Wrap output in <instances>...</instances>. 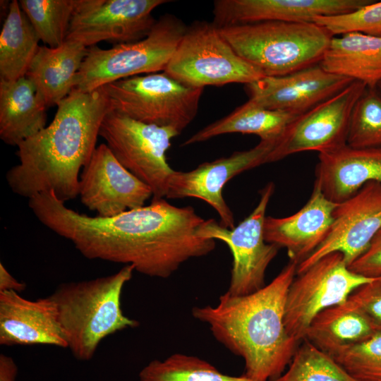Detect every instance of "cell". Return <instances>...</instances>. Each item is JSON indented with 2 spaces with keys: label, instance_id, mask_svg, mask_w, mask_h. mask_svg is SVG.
<instances>
[{
  "label": "cell",
  "instance_id": "30",
  "mask_svg": "<svg viewBox=\"0 0 381 381\" xmlns=\"http://www.w3.org/2000/svg\"><path fill=\"white\" fill-rule=\"evenodd\" d=\"M297 347L288 370L271 381H358L309 341Z\"/></svg>",
  "mask_w": 381,
  "mask_h": 381
},
{
  "label": "cell",
  "instance_id": "10",
  "mask_svg": "<svg viewBox=\"0 0 381 381\" xmlns=\"http://www.w3.org/2000/svg\"><path fill=\"white\" fill-rule=\"evenodd\" d=\"M297 275L287 293L284 323L298 342L318 313L346 301L355 290L373 279L352 272L339 252L323 256Z\"/></svg>",
  "mask_w": 381,
  "mask_h": 381
},
{
  "label": "cell",
  "instance_id": "34",
  "mask_svg": "<svg viewBox=\"0 0 381 381\" xmlns=\"http://www.w3.org/2000/svg\"><path fill=\"white\" fill-rule=\"evenodd\" d=\"M378 329L381 325V275L361 286L349 297Z\"/></svg>",
  "mask_w": 381,
  "mask_h": 381
},
{
  "label": "cell",
  "instance_id": "32",
  "mask_svg": "<svg viewBox=\"0 0 381 381\" xmlns=\"http://www.w3.org/2000/svg\"><path fill=\"white\" fill-rule=\"evenodd\" d=\"M330 356L358 381H381V329Z\"/></svg>",
  "mask_w": 381,
  "mask_h": 381
},
{
  "label": "cell",
  "instance_id": "9",
  "mask_svg": "<svg viewBox=\"0 0 381 381\" xmlns=\"http://www.w3.org/2000/svg\"><path fill=\"white\" fill-rule=\"evenodd\" d=\"M178 135L173 128L144 123L111 110L99 132L120 164L146 184L155 199L166 198L175 171L167 161L166 152L171 139Z\"/></svg>",
  "mask_w": 381,
  "mask_h": 381
},
{
  "label": "cell",
  "instance_id": "12",
  "mask_svg": "<svg viewBox=\"0 0 381 381\" xmlns=\"http://www.w3.org/2000/svg\"><path fill=\"white\" fill-rule=\"evenodd\" d=\"M366 88L364 83L354 80L338 94L299 115L277 142L268 163L301 152L322 153L345 146L352 109Z\"/></svg>",
  "mask_w": 381,
  "mask_h": 381
},
{
  "label": "cell",
  "instance_id": "5",
  "mask_svg": "<svg viewBox=\"0 0 381 381\" xmlns=\"http://www.w3.org/2000/svg\"><path fill=\"white\" fill-rule=\"evenodd\" d=\"M219 29L235 52L265 76L319 64L333 37L314 23L266 21Z\"/></svg>",
  "mask_w": 381,
  "mask_h": 381
},
{
  "label": "cell",
  "instance_id": "28",
  "mask_svg": "<svg viewBox=\"0 0 381 381\" xmlns=\"http://www.w3.org/2000/svg\"><path fill=\"white\" fill-rule=\"evenodd\" d=\"M83 0H20L40 40L54 48L66 40L73 17Z\"/></svg>",
  "mask_w": 381,
  "mask_h": 381
},
{
  "label": "cell",
  "instance_id": "8",
  "mask_svg": "<svg viewBox=\"0 0 381 381\" xmlns=\"http://www.w3.org/2000/svg\"><path fill=\"white\" fill-rule=\"evenodd\" d=\"M190 87L253 83L265 77L239 56L213 23L195 21L187 29L165 70Z\"/></svg>",
  "mask_w": 381,
  "mask_h": 381
},
{
  "label": "cell",
  "instance_id": "26",
  "mask_svg": "<svg viewBox=\"0 0 381 381\" xmlns=\"http://www.w3.org/2000/svg\"><path fill=\"white\" fill-rule=\"evenodd\" d=\"M298 116L289 111L265 109L248 100L226 116L193 134L183 145L234 133L253 134L259 136L260 140L277 143L289 125Z\"/></svg>",
  "mask_w": 381,
  "mask_h": 381
},
{
  "label": "cell",
  "instance_id": "7",
  "mask_svg": "<svg viewBox=\"0 0 381 381\" xmlns=\"http://www.w3.org/2000/svg\"><path fill=\"white\" fill-rule=\"evenodd\" d=\"M111 111L180 134L196 116L203 88L162 73L135 75L103 86Z\"/></svg>",
  "mask_w": 381,
  "mask_h": 381
},
{
  "label": "cell",
  "instance_id": "3",
  "mask_svg": "<svg viewBox=\"0 0 381 381\" xmlns=\"http://www.w3.org/2000/svg\"><path fill=\"white\" fill-rule=\"evenodd\" d=\"M297 265L290 260L269 284L253 294L226 292L216 306L192 309L193 316L206 323L218 341L243 359V375L253 381L280 376L298 346L284 323L286 296Z\"/></svg>",
  "mask_w": 381,
  "mask_h": 381
},
{
  "label": "cell",
  "instance_id": "27",
  "mask_svg": "<svg viewBox=\"0 0 381 381\" xmlns=\"http://www.w3.org/2000/svg\"><path fill=\"white\" fill-rule=\"evenodd\" d=\"M40 41L19 1H11L0 34V81L26 76Z\"/></svg>",
  "mask_w": 381,
  "mask_h": 381
},
{
  "label": "cell",
  "instance_id": "4",
  "mask_svg": "<svg viewBox=\"0 0 381 381\" xmlns=\"http://www.w3.org/2000/svg\"><path fill=\"white\" fill-rule=\"evenodd\" d=\"M133 265L90 280L62 283L50 296L58 312L68 348L81 361L92 358L107 337L139 322L126 316L121 298L124 285L131 280Z\"/></svg>",
  "mask_w": 381,
  "mask_h": 381
},
{
  "label": "cell",
  "instance_id": "25",
  "mask_svg": "<svg viewBox=\"0 0 381 381\" xmlns=\"http://www.w3.org/2000/svg\"><path fill=\"white\" fill-rule=\"evenodd\" d=\"M377 329L372 320L348 298L318 313L308 326L304 339L331 356Z\"/></svg>",
  "mask_w": 381,
  "mask_h": 381
},
{
  "label": "cell",
  "instance_id": "39",
  "mask_svg": "<svg viewBox=\"0 0 381 381\" xmlns=\"http://www.w3.org/2000/svg\"><path fill=\"white\" fill-rule=\"evenodd\" d=\"M378 329H381V325L379 326Z\"/></svg>",
  "mask_w": 381,
  "mask_h": 381
},
{
  "label": "cell",
  "instance_id": "36",
  "mask_svg": "<svg viewBox=\"0 0 381 381\" xmlns=\"http://www.w3.org/2000/svg\"><path fill=\"white\" fill-rule=\"evenodd\" d=\"M26 289L24 282H19L14 278L7 270L2 262L0 263V292L16 291L18 293L23 291Z\"/></svg>",
  "mask_w": 381,
  "mask_h": 381
},
{
  "label": "cell",
  "instance_id": "2",
  "mask_svg": "<svg viewBox=\"0 0 381 381\" xmlns=\"http://www.w3.org/2000/svg\"><path fill=\"white\" fill-rule=\"evenodd\" d=\"M110 110L103 87L91 92L74 88L58 104L50 124L18 145L19 163L6 175L11 190L28 199L52 192L63 202L78 196L80 169L97 147Z\"/></svg>",
  "mask_w": 381,
  "mask_h": 381
},
{
  "label": "cell",
  "instance_id": "23",
  "mask_svg": "<svg viewBox=\"0 0 381 381\" xmlns=\"http://www.w3.org/2000/svg\"><path fill=\"white\" fill-rule=\"evenodd\" d=\"M319 66L329 73L376 88L381 82V37L359 32L333 36Z\"/></svg>",
  "mask_w": 381,
  "mask_h": 381
},
{
  "label": "cell",
  "instance_id": "15",
  "mask_svg": "<svg viewBox=\"0 0 381 381\" xmlns=\"http://www.w3.org/2000/svg\"><path fill=\"white\" fill-rule=\"evenodd\" d=\"M380 228L381 183L370 181L353 196L337 204L327 237L307 258L298 264L296 274L334 252L341 253L349 266L365 251Z\"/></svg>",
  "mask_w": 381,
  "mask_h": 381
},
{
  "label": "cell",
  "instance_id": "1",
  "mask_svg": "<svg viewBox=\"0 0 381 381\" xmlns=\"http://www.w3.org/2000/svg\"><path fill=\"white\" fill-rule=\"evenodd\" d=\"M28 206L44 226L71 241L85 258L131 265L149 277L167 278L216 246V240L200 236L205 219L192 206L177 207L164 198L111 217L79 213L52 192L28 199Z\"/></svg>",
  "mask_w": 381,
  "mask_h": 381
},
{
  "label": "cell",
  "instance_id": "29",
  "mask_svg": "<svg viewBox=\"0 0 381 381\" xmlns=\"http://www.w3.org/2000/svg\"><path fill=\"white\" fill-rule=\"evenodd\" d=\"M139 381H253L223 374L197 356L174 353L163 360L155 359L139 373Z\"/></svg>",
  "mask_w": 381,
  "mask_h": 381
},
{
  "label": "cell",
  "instance_id": "22",
  "mask_svg": "<svg viewBox=\"0 0 381 381\" xmlns=\"http://www.w3.org/2000/svg\"><path fill=\"white\" fill-rule=\"evenodd\" d=\"M87 49L82 44L69 40L54 48L39 47L26 77L47 107L57 106L75 87Z\"/></svg>",
  "mask_w": 381,
  "mask_h": 381
},
{
  "label": "cell",
  "instance_id": "18",
  "mask_svg": "<svg viewBox=\"0 0 381 381\" xmlns=\"http://www.w3.org/2000/svg\"><path fill=\"white\" fill-rule=\"evenodd\" d=\"M373 0H217L213 23L219 28L266 21L313 23L316 16L355 11Z\"/></svg>",
  "mask_w": 381,
  "mask_h": 381
},
{
  "label": "cell",
  "instance_id": "38",
  "mask_svg": "<svg viewBox=\"0 0 381 381\" xmlns=\"http://www.w3.org/2000/svg\"><path fill=\"white\" fill-rule=\"evenodd\" d=\"M377 87H378L380 92H381V82H380V83H378V85H377Z\"/></svg>",
  "mask_w": 381,
  "mask_h": 381
},
{
  "label": "cell",
  "instance_id": "16",
  "mask_svg": "<svg viewBox=\"0 0 381 381\" xmlns=\"http://www.w3.org/2000/svg\"><path fill=\"white\" fill-rule=\"evenodd\" d=\"M78 195L81 203L97 216L111 217L144 206L152 193L102 143L82 169Z\"/></svg>",
  "mask_w": 381,
  "mask_h": 381
},
{
  "label": "cell",
  "instance_id": "21",
  "mask_svg": "<svg viewBox=\"0 0 381 381\" xmlns=\"http://www.w3.org/2000/svg\"><path fill=\"white\" fill-rule=\"evenodd\" d=\"M315 183L331 201L340 203L370 181L381 183V148L357 149L347 145L319 153Z\"/></svg>",
  "mask_w": 381,
  "mask_h": 381
},
{
  "label": "cell",
  "instance_id": "14",
  "mask_svg": "<svg viewBox=\"0 0 381 381\" xmlns=\"http://www.w3.org/2000/svg\"><path fill=\"white\" fill-rule=\"evenodd\" d=\"M275 145L274 142L260 140L253 148L203 162L193 170L174 171L166 198L201 199L215 210L222 226L233 229L235 226L234 214L222 193L225 184L245 171L268 163L269 156Z\"/></svg>",
  "mask_w": 381,
  "mask_h": 381
},
{
  "label": "cell",
  "instance_id": "24",
  "mask_svg": "<svg viewBox=\"0 0 381 381\" xmlns=\"http://www.w3.org/2000/svg\"><path fill=\"white\" fill-rule=\"evenodd\" d=\"M47 107L26 76L0 81V138L16 146L46 127Z\"/></svg>",
  "mask_w": 381,
  "mask_h": 381
},
{
  "label": "cell",
  "instance_id": "17",
  "mask_svg": "<svg viewBox=\"0 0 381 381\" xmlns=\"http://www.w3.org/2000/svg\"><path fill=\"white\" fill-rule=\"evenodd\" d=\"M353 80L323 70L319 64L282 76H265L246 85L249 101L268 109L297 115L332 97Z\"/></svg>",
  "mask_w": 381,
  "mask_h": 381
},
{
  "label": "cell",
  "instance_id": "20",
  "mask_svg": "<svg viewBox=\"0 0 381 381\" xmlns=\"http://www.w3.org/2000/svg\"><path fill=\"white\" fill-rule=\"evenodd\" d=\"M337 204L329 200L315 183L309 200L297 212L286 217H265V241L285 248L290 260L299 264L327 237Z\"/></svg>",
  "mask_w": 381,
  "mask_h": 381
},
{
  "label": "cell",
  "instance_id": "19",
  "mask_svg": "<svg viewBox=\"0 0 381 381\" xmlns=\"http://www.w3.org/2000/svg\"><path fill=\"white\" fill-rule=\"evenodd\" d=\"M0 344L68 348L51 296L29 300L16 291L0 292Z\"/></svg>",
  "mask_w": 381,
  "mask_h": 381
},
{
  "label": "cell",
  "instance_id": "6",
  "mask_svg": "<svg viewBox=\"0 0 381 381\" xmlns=\"http://www.w3.org/2000/svg\"><path fill=\"white\" fill-rule=\"evenodd\" d=\"M187 26L172 14L157 20L143 39L104 49L92 46L78 71L75 89L91 92L121 79L164 71Z\"/></svg>",
  "mask_w": 381,
  "mask_h": 381
},
{
  "label": "cell",
  "instance_id": "33",
  "mask_svg": "<svg viewBox=\"0 0 381 381\" xmlns=\"http://www.w3.org/2000/svg\"><path fill=\"white\" fill-rule=\"evenodd\" d=\"M313 23L325 28L332 36L359 32L381 37V1H374L346 13L316 16Z\"/></svg>",
  "mask_w": 381,
  "mask_h": 381
},
{
  "label": "cell",
  "instance_id": "11",
  "mask_svg": "<svg viewBox=\"0 0 381 381\" xmlns=\"http://www.w3.org/2000/svg\"><path fill=\"white\" fill-rule=\"evenodd\" d=\"M274 191L268 183L260 190V200L252 212L233 229L222 226L213 219H205L200 236L225 243L233 256L227 293L231 296L253 294L265 286V272L279 247L265 241L264 222L267 205Z\"/></svg>",
  "mask_w": 381,
  "mask_h": 381
},
{
  "label": "cell",
  "instance_id": "37",
  "mask_svg": "<svg viewBox=\"0 0 381 381\" xmlns=\"http://www.w3.org/2000/svg\"><path fill=\"white\" fill-rule=\"evenodd\" d=\"M18 366L14 360L4 353L0 354V381H16Z\"/></svg>",
  "mask_w": 381,
  "mask_h": 381
},
{
  "label": "cell",
  "instance_id": "31",
  "mask_svg": "<svg viewBox=\"0 0 381 381\" xmlns=\"http://www.w3.org/2000/svg\"><path fill=\"white\" fill-rule=\"evenodd\" d=\"M346 145L353 148H381V95L367 87L352 109Z\"/></svg>",
  "mask_w": 381,
  "mask_h": 381
},
{
  "label": "cell",
  "instance_id": "35",
  "mask_svg": "<svg viewBox=\"0 0 381 381\" xmlns=\"http://www.w3.org/2000/svg\"><path fill=\"white\" fill-rule=\"evenodd\" d=\"M349 268L365 277L374 278L381 275V228L374 236L365 251L353 262Z\"/></svg>",
  "mask_w": 381,
  "mask_h": 381
},
{
  "label": "cell",
  "instance_id": "13",
  "mask_svg": "<svg viewBox=\"0 0 381 381\" xmlns=\"http://www.w3.org/2000/svg\"><path fill=\"white\" fill-rule=\"evenodd\" d=\"M167 0H83L70 24L66 40L86 47L102 41L119 44L139 41L157 20L152 11Z\"/></svg>",
  "mask_w": 381,
  "mask_h": 381
}]
</instances>
